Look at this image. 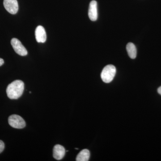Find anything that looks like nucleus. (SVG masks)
<instances>
[{
	"mask_svg": "<svg viewBox=\"0 0 161 161\" xmlns=\"http://www.w3.org/2000/svg\"><path fill=\"white\" fill-rule=\"evenodd\" d=\"M24 90V83L22 80H17L9 84L6 89L8 98L16 99L23 95Z\"/></svg>",
	"mask_w": 161,
	"mask_h": 161,
	"instance_id": "f257e3e1",
	"label": "nucleus"
},
{
	"mask_svg": "<svg viewBox=\"0 0 161 161\" xmlns=\"http://www.w3.org/2000/svg\"><path fill=\"white\" fill-rule=\"evenodd\" d=\"M116 74V68L112 64L107 65L104 68L101 75L102 79L105 83H110L113 80Z\"/></svg>",
	"mask_w": 161,
	"mask_h": 161,
	"instance_id": "f03ea898",
	"label": "nucleus"
},
{
	"mask_svg": "<svg viewBox=\"0 0 161 161\" xmlns=\"http://www.w3.org/2000/svg\"><path fill=\"white\" fill-rule=\"evenodd\" d=\"M8 122L10 126L15 129H23L26 126V122L24 119L17 115H10L8 119Z\"/></svg>",
	"mask_w": 161,
	"mask_h": 161,
	"instance_id": "7ed1b4c3",
	"label": "nucleus"
},
{
	"mask_svg": "<svg viewBox=\"0 0 161 161\" xmlns=\"http://www.w3.org/2000/svg\"><path fill=\"white\" fill-rule=\"evenodd\" d=\"M11 44L13 48L18 54L21 56H25L27 54V50L18 39L16 38L12 39Z\"/></svg>",
	"mask_w": 161,
	"mask_h": 161,
	"instance_id": "20e7f679",
	"label": "nucleus"
},
{
	"mask_svg": "<svg viewBox=\"0 0 161 161\" xmlns=\"http://www.w3.org/2000/svg\"><path fill=\"white\" fill-rule=\"evenodd\" d=\"M3 5L8 12L15 14L19 10V5L17 0H4Z\"/></svg>",
	"mask_w": 161,
	"mask_h": 161,
	"instance_id": "39448f33",
	"label": "nucleus"
},
{
	"mask_svg": "<svg viewBox=\"0 0 161 161\" xmlns=\"http://www.w3.org/2000/svg\"><path fill=\"white\" fill-rule=\"evenodd\" d=\"M35 36L38 43H45L47 40L46 31L43 26H38L35 31Z\"/></svg>",
	"mask_w": 161,
	"mask_h": 161,
	"instance_id": "423d86ee",
	"label": "nucleus"
},
{
	"mask_svg": "<svg viewBox=\"0 0 161 161\" xmlns=\"http://www.w3.org/2000/svg\"><path fill=\"white\" fill-rule=\"evenodd\" d=\"M65 152L66 151L63 146L56 145L53 149V156L56 160H60L64 157Z\"/></svg>",
	"mask_w": 161,
	"mask_h": 161,
	"instance_id": "0eeeda50",
	"label": "nucleus"
},
{
	"mask_svg": "<svg viewBox=\"0 0 161 161\" xmlns=\"http://www.w3.org/2000/svg\"><path fill=\"white\" fill-rule=\"evenodd\" d=\"M88 16L90 19L92 21H95L98 18L97 12V3L96 1H92L90 4L89 8Z\"/></svg>",
	"mask_w": 161,
	"mask_h": 161,
	"instance_id": "6e6552de",
	"label": "nucleus"
},
{
	"mask_svg": "<svg viewBox=\"0 0 161 161\" xmlns=\"http://www.w3.org/2000/svg\"><path fill=\"white\" fill-rule=\"evenodd\" d=\"M90 152L87 149H84L77 155L76 158L77 161H88L89 160Z\"/></svg>",
	"mask_w": 161,
	"mask_h": 161,
	"instance_id": "1a4fd4ad",
	"label": "nucleus"
},
{
	"mask_svg": "<svg viewBox=\"0 0 161 161\" xmlns=\"http://www.w3.org/2000/svg\"><path fill=\"white\" fill-rule=\"evenodd\" d=\"M126 49L130 58L131 59H135L136 57V49L135 45L132 43H128Z\"/></svg>",
	"mask_w": 161,
	"mask_h": 161,
	"instance_id": "9d476101",
	"label": "nucleus"
},
{
	"mask_svg": "<svg viewBox=\"0 0 161 161\" xmlns=\"http://www.w3.org/2000/svg\"><path fill=\"white\" fill-rule=\"evenodd\" d=\"M5 148V144L3 141L0 140V153L3 152Z\"/></svg>",
	"mask_w": 161,
	"mask_h": 161,
	"instance_id": "9b49d317",
	"label": "nucleus"
},
{
	"mask_svg": "<svg viewBox=\"0 0 161 161\" xmlns=\"http://www.w3.org/2000/svg\"><path fill=\"white\" fill-rule=\"evenodd\" d=\"M4 63V61L3 60V59H2V58H0V66L3 65Z\"/></svg>",
	"mask_w": 161,
	"mask_h": 161,
	"instance_id": "f8f14e48",
	"label": "nucleus"
},
{
	"mask_svg": "<svg viewBox=\"0 0 161 161\" xmlns=\"http://www.w3.org/2000/svg\"><path fill=\"white\" fill-rule=\"evenodd\" d=\"M158 94L161 95V86L159 87L158 89Z\"/></svg>",
	"mask_w": 161,
	"mask_h": 161,
	"instance_id": "ddd939ff",
	"label": "nucleus"
}]
</instances>
